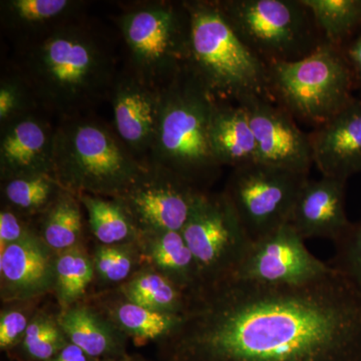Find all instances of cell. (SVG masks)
<instances>
[{"mask_svg":"<svg viewBox=\"0 0 361 361\" xmlns=\"http://www.w3.org/2000/svg\"><path fill=\"white\" fill-rule=\"evenodd\" d=\"M37 99L23 78H4L0 82V125L32 113Z\"/></svg>","mask_w":361,"mask_h":361,"instance_id":"cell-32","label":"cell"},{"mask_svg":"<svg viewBox=\"0 0 361 361\" xmlns=\"http://www.w3.org/2000/svg\"><path fill=\"white\" fill-rule=\"evenodd\" d=\"M334 268L305 246L290 225L252 242L233 277L267 285H301L326 276Z\"/></svg>","mask_w":361,"mask_h":361,"instance_id":"cell-12","label":"cell"},{"mask_svg":"<svg viewBox=\"0 0 361 361\" xmlns=\"http://www.w3.org/2000/svg\"><path fill=\"white\" fill-rule=\"evenodd\" d=\"M269 68L272 101L313 129L355 99L353 75L341 47L325 42L305 58Z\"/></svg>","mask_w":361,"mask_h":361,"instance_id":"cell-6","label":"cell"},{"mask_svg":"<svg viewBox=\"0 0 361 361\" xmlns=\"http://www.w3.org/2000/svg\"><path fill=\"white\" fill-rule=\"evenodd\" d=\"M7 25L21 30L58 27L75 13L80 2L71 0H9L2 2Z\"/></svg>","mask_w":361,"mask_h":361,"instance_id":"cell-26","label":"cell"},{"mask_svg":"<svg viewBox=\"0 0 361 361\" xmlns=\"http://www.w3.org/2000/svg\"><path fill=\"white\" fill-rule=\"evenodd\" d=\"M47 361H99L73 343H68L58 355Z\"/></svg>","mask_w":361,"mask_h":361,"instance_id":"cell-37","label":"cell"},{"mask_svg":"<svg viewBox=\"0 0 361 361\" xmlns=\"http://www.w3.org/2000/svg\"><path fill=\"white\" fill-rule=\"evenodd\" d=\"M346 180L307 178L292 210L288 224L306 239L336 242L351 225L346 215Z\"/></svg>","mask_w":361,"mask_h":361,"instance_id":"cell-16","label":"cell"},{"mask_svg":"<svg viewBox=\"0 0 361 361\" xmlns=\"http://www.w3.org/2000/svg\"><path fill=\"white\" fill-rule=\"evenodd\" d=\"M190 14L186 70L216 101L271 99L269 68L233 30L215 1H185Z\"/></svg>","mask_w":361,"mask_h":361,"instance_id":"cell-3","label":"cell"},{"mask_svg":"<svg viewBox=\"0 0 361 361\" xmlns=\"http://www.w3.org/2000/svg\"><path fill=\"white\" fill-rule=\"evenodd\" d=\"M307 178L254 163L233 169L223 195L254 242L288 224L297 196Z\"/></svg>","mask_w":361,"mask_h":361,"instance_id":"cell-9","label":"cell"},{"mask_svg":"<svg viewBox=\"0 0 361 361\" xmlns=\"http://www.w3.org/2000/svg\"><path fill=\"white\" fill-rule=\"evenodd\" d=\"M25 77L37 102L66 118L111 92L116 75L106 44L84 26L52 28L25 59Z\"/></svg>","mask_w":361,"mask_h":361,"instance_id":"cell-2","label":"cell"},{"mask_svg":"<svg viewBox=\"0 0 361 361\" xmlns=\"http://www.w3.org/2000/svg\"><path fill=\"white\" fill-rule=\"evenodd\" d=\"M27 232L13 209L8 208L1 211L0 213V251L4 250L11 244L20 241Z\"/></svg>","mask_w":361,"mask_h":361,"instance_id":"cell-35","label":"cell"},{"mask_svg":"<svg viewBox=\"0 0 361 361\" xmlns=\"http://www.w3.org/2000/svg\"><path fill=\"white\" fill-rule=\"evenodd\" d=\"M66 190L52 175L23 176L4 180V198L11 209L26 214L44 213Z\"/></svg>","mask_w":361,"mask_h":361,"instance_id":"cell-28","label":"cell"},{"mask_svg":"<svg viewBox=\"0 0 361 361\" xmlns=\"http://www.w3.org/2000/svg\"><path fill=\"white\" fill-rule=\"evenodd\" d=\"M210 142L221 168L236 169L259 163L255 135L242 104L216 101L211 118Z\"/></svg>","mask_w":361,"mask_h":361,"instance_id":"cell-19","label":"cell"},{"mask_svg":"<svg viewBox=\"0 0 361 361\" xmlns=\"http://www.w3.org/2000/svg\"><path fill=\"white\" fill-rule=\"evenodd\" d=\"M129 302L149 310L185 314L190 295L160 273H144L123 288Z\"/></svg>","mask_w":361,"mask_h":361,"instance_id":"cell-24","label":"cell"},{"mask_svg":"<svg viewBox=\"0 0 361 361\" xmlns=\"http://www.w3.org/2000/svg\"><path fill=\"white\" fill-rule=\"evenodd\" d=\"M118 23L133 71L146 82L161 89L186 68L190 14L185 1L135 7L126 11Z\"/></svg>","mask_w":361,"mask_h":361,"instance_id":"cell-8","label":"cell"},{"mask_svg":"<svg viewBox=\"0 0 361 361\" xmlns=\"http://www.w3.org/2000/svg\"><path fill=\"white\" fill-rule=\"evenodd\" d=\"M66 338L94 358L116 353L120 346L116 332L94 311L85 307L70 308L58 320Z\"/></svg>","mask_w":361,"mask_h":361,"instance_id":"cell-21","label":"cell"},{"mask_svg":"<svg viewBox=\"0 0 361 361\" xmlns=\"http://www.w3.org/2000/svg\"><path fill=\"white\" fill-rule=\"evenodd\" d=\"M94 269L109 282H120L132 272L134 259L129 249L118 245L99 247L94 255Z\"/></svg>","mask_w":361,"mask_h":361,"instance_id":"cell-33","label":"cell"},{"mask_svg":"<svg viewBox=\"0 0 361 361\" xmlns=\"http://www.w3.org/2000/svg\"><path fill=\"white\" fill-rule=\"evenodd\" d=\"M30 322L25 313L18 310L6 311L0 318V348L7 349L25 338Z\"/></svg>","mask_w":361,"mask_h":361,"instance_id":"cell-34","label":"cell"},{"mask_svg":"<svg viewBox=\"0 0 361 361\" xmlns=\"http://www.w3.org/2000/svg\"><path fill=\"white\" fill-rule=\"evenodd\" d=\"M82 202L78 195L63 190L42 213V240L51 250H70L78 245L82 232Z\"/></svg>","mask_w":361,"mask_h":361,"instance_id":"cell-23","label":"cell"},{"mask_svg":"<svg viewBox=\"0 0 361 361\" xmlns=\"http://www.w3.org/2000/svg\"><path fill=\"white\" fill-rule=\"evenodd\" d=\"M310 134L313 164L322 177L348 182L361 173V97Z\"/></svg>","mask_w":361,"mask_h":361,"instance_id":"cell-17","label":"cell"},{"mask_svg":"<svg viewBox=\"0 0 361 361\" xmlns=\"http://www.w3.org/2000/svg\"><path fill=\"white\" fill-rule=\"evenodd\" d=\"M246 109L255 135L259 163L308 176L312 168L310 134L285 109L271 99L252 97L240 103Z\"/></svg>","mask_w":361,"mask_h":361,"instance_id":"cell-13","label":"cell"},{"mask_svg":"<svg viewBox=\"0 0 361 361\" xmlns=\"http://www.w3.org/2000/svg\"><path fill=\"white\" fill-rule=\"evenodd\" d=\"M184 315L178 361H361V295L336 269L301 285L225 278Z\"/></svg>","mask_w":361,"mask_h":361,"instance_id":"cell-1","label":"cell"},{"mask_svg":"<svg viewBox=\"0 0 361 361\" xmlns=\"http://www.w3.org/2000/svg\"><path fill=\"white\" fill-rule=\"evenodd\" d=\"M216 99L185 68L161 87L160 126L148 165L165 169L197 188L221 167L210 142Z\"/></svg>","mask_w":361,"mask_h":361,"instance_id":"cell-4","label":"cell"},{"mask_svg":"<svg viewBox=\"0 0 361 361\" xmlns=\"http://www.w3.org/2000/svg\"><path fill=\"white\" fill-rule=\"evenodd\" d=\"M310 9L325 42L345 44L361 30V0H303Z\"/></svg>","mask_w":361,"mask_h":361,"instance_id":"cell-25","label":"cell"},{"mask_svg":"<svg viewBox=\"0 0 361 361\" xmlns=\"http://www.w3.org/2000/svg\"><path fill=\"white\" fill-rule=\"evenodd\" d=\"M202 191L165 169L147 165L144 172L116 197L141 233L182 232Z\"/></svg>","mask_w":361,"mask_h":361,"instance_id":"cell-11","label":"cell"},{"mask_svg":"<svg viewBox=\"0 0 361 361\" xmlns=\"http://www.w3.org/2000/svg\"><path fill=\"white\" fill-rule=\"evenodd\" d=\"M140 237L145 239L147 257L158 273L189 295L201 288L200 270L182 232L141 233Z\"/></svg>","mask_w":361,"mask_h":361,"instance_id":"cell-20","label":"cell"},{"mask_svg":"<svg viewBox=\"0 0 361 361\" xmlns=\"http://www.w3.org/2000/svg\"><path fill=\"white\" fill-rule=\"evenodd\" d=\"M89 217L92 234L103 245H120L140 237L127 209L118 198L78 195Z\"/></svg>","mask_w":361,"mask_h":361,"instance_id":"cell-22","label":"cell"},{"mask_svg":"<svg viewBox=\"0 0 361 361\" xmlns=\"http://www.w3.org/2000/svg\"><path fill=\"white\" fill-rule=\"evenodd\" d=\"M111 94L116 135L144 165H148L160 126L161 87L133 71L116 78Z\"/></svg>","mask_w":361,"mask_h":361,"instance_id":"cell-14","label":"cell"},{"mask_svg":"<svg viewBox=\"0 0 361 361\" xmlns=\"http://www.w3.org/2000/svg\"><path fill=\"white\" fill-rule=\"evenodd\" d=\"M44 240L30 232L0 251L2 293L13 299L39 295L56 284V259Z\"/></svg>","mask_w":361,"mask_h":361,"instance_id":"cell-18","label":"cell"},{"mask_svg":"<svg viewBox=\"0 0 361 361\" xmlns=\"http://www.w3.org/2000/svg\"><path fill=\"white\" fill-rule=\"evenodd\" d=\"M334 245L336 253L329 265L361 295V220L351 223Z\"/></svg>","mask_w":361,"mask_h":361,"instance_id":"cell-31","label":"cell"},{"mask_svg":"<svg viewBox=\"0 0 361 361\" xmlns=\"http://www.w3.org/2000/svg\"><path fill=\"white\" fill-rule=\"evenodd\" d=\"M94 269L89 256L78 246L59 253L54 285L61 303L75 302L84 295L92 282Z\"/></svg>","mask_w":361,"mask_h":361,"instance_id":"cell-29","label":"cell"},{"mask_svg":"<svg viewBox=\"0 0 361 361\" xmlns=\"http://www.w3.org/2000/svg\"><path fill=\"white\" fill-rule=\"evenodd\" d=\"M116 322L135 341L145 342L174 336L185 315L149 310L137 304H121L114 312Z\"/></svg>","mask_w":361,"mask_h":361,"instance_id":"cell-27","label":"cell"},{"mask_svg":"<svg viewBox=\"0 0 361 361\" xmlns=\"http://www.w3.org/2000/svg\"><path fill=\"white\" fill-rule=\"evenodd\" d=\"M23 343L33 360L47 361L58 355L68 341L59 322L49 316L39 315L30 322Z\"/></svg>","mask_w":361,"mask_h":361,"instance_id":"cell-30","label":"cell"},{"mask_svg":"<svg viewBox=\"0 0 361 361\" xmlns=\"http://www.w3.org/2000/svg\"><path fill=\"white\" fill-rule=\"evenodd\" d=\"M182 234L198 264L202 285L233 276L252 243L223 193L201 192Z\"/></svg>","mask_w":361,"mask_h":361,"instance_id":"cell-10","label":"cell"},{"mask_svg":"<svg viewBox=\"0 0 361 361\" xmlns=\"http://www.w3.org/2000/svg\"><path fill=\"white\" fill-rule=\"evenodd\" d=\"M341 47L353 75L355 90L361 94V30Z\"/></svg>","mask_w":361,"mask_h":361,"instance_id":"cell-36","label":"cell"},{"mask_svg":"<svg viewBox=\"0 0 361 361\" xmlns=\"http://www.w3.org/2000/svg\"><path fill=\"white\" fill-rule=\"evenodd\" d=\"M54 134L56 129L33 111L2 126V180L23 176H54Z\"/></svg>","mask_w":361,"mask_h":361,"instance_id":"cell-15","label":"cell"},{"mask_svg":"<svg viewBox=\"0 0 361 361\" xmlns=\"http://www.w3.org/2000/svg\"><path fill=\"white\" fill-rule=\"evenodd\" d=\"M233 30L264 63H292L324 44L303 0H215Z\"/></svg>","mask_w":361,"mask_h":361,"instance_id":"cell-7","label":"cell"},{"mask_svg":"<svg viewBox=\"0 0 361 361\" xmlns=\"http://www.w3.org/2000/svg\"><path fill=\"white\" fill-rule=\"evenodd\" d=\"M146 167L103 123L73 116L56 128L54 177L68 191L116 198Z\"/></svg>","mask_w":361,"mask_h":361,"instance_id":"cell-5","label":"cell"}]
</instances>
